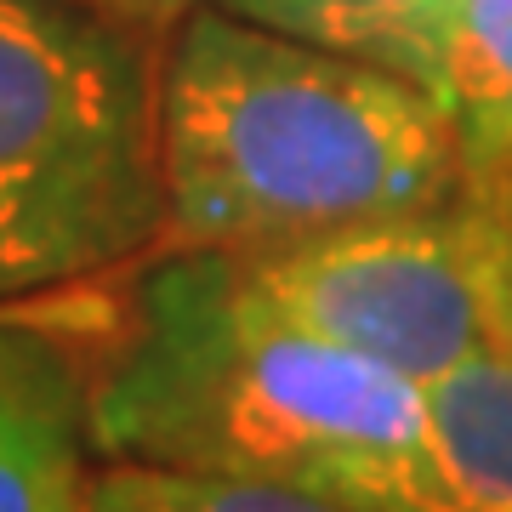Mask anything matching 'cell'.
<instances>
[{"label":"cell","mask_w":512,"mask_h":512,"mask_svg":"<svg viewBox=\"0 0 512 512\" xmlns=\"http://www.w3.org/2000/svg\"><path fill=\"white\" fill-rule=\"evenodd\" d=\"M103 461L291 484L370 512H433L421 387L239 302L205 251L143 268L92 365Z\"/></svg>","instance_id":"cell-1"},{"label":"cell","mask_w":512,"mask_h":512,"mask_svg":"<svg viewBox=\"0 0 512 512\" xmlns=\"http://www.w3.org/2000/svg\"><path fill=\"white\" fill-rule=\"evenodd\" d=\"M92 370L52 330L0 325V512L92 507Z\"/></svg>","instance_id":"cell-5"},{"label":"cell","mask_w":512,"mask_h":512,"mask_svg":"<svg viewBox=\"0 0 512 512\" xmlns=\"http://www.w3.org/2000/svg\"><path fill=\"white\" fill-rule=\"evenodd\" d=\"M171 251H274L450 200L467 154L416 80L194 6L160 57Z\"/></svg>","instance_id":"cell-2"},{"label":"cell","mask_w":512,"mask_h":512,"mask_svg":"<svg viewBox=\"0 0 512 512\" xmlns=\"http://www.w3.org/2000/svg\"><path fill=\"white\" fill-rule=\"evenodd\" d=\"M165 239L160 57L92 0H0V308Z\"/></svg>","instance_id":"cell-3"},{"label":"cell","mask_w":512,"mask_h":512,"mask_svg":"<svg viewBox=\"0 0 512 512\" xmlns=\"http://www.w3.org/2000/svg\"><path fill=\"white\" fill-rule=\"evenodd\" d=\"M217 6L262 23V29H279V35L382 63L416 86L433 63L444 23L456 12V0H217Z\"/></svg>","instance_id":"cell-8"},{"label":"cell","mask_w":512,"mask_h":512,"mask_svg":"<svg viewBox=\"0 0 512 512\" xmlns=\"http://www.w3.org/2000/svg\"><path fill=\"white\" fill-rule=\"evenodd\" d=\"M433 512H512V330L421 387Z\"/></svg>","instance_id":"cell-6"},{"label":"cell","mask_w":512,"mask_h":512,"mask_svg":"<svg viewBox=\"0 0 512 512\" xmlns=\"http://www.w3.org/2000/svg\"><path fill=\"white\" fill-rule=\"evenodd\" d=\"M205 256L256 313L427 387L512 330V171H467L421 211Z\"/></svg>","instance_id":"cell-4"},{"label":"cell","mask_w":512,"mask_h":512,"mask_svg":"<svg viewBox=\"0 0 512 512\" xmlns=\"http://www.w3.org/2000/svg\"><path fill=\"white\" fill-rule=\"evenodd\" d=\"M86 512H370V507H348V501L291 490V484H262V478L109 461L92 478V507Z\"/></svg>","instance_id":"cell-9"},{"label":"cell","mask_w":512,"mask_h":512,"mask_svg":"<svg viewBox=\"0 0 512 512\" xmlns=\"http://www.w3.org/2000/svg\"><path fill=\"white\" fill-rule=\"evenodd\" d=\"M467 171H512V0H456L421 74Z\"/></svg>","instance_id":"cell-7"},{"label":"cell","mask_w":512,"mask_h":512,"mask_svg":"<svg viewBox=\"0 0 512 512\" xmlns=\"http://www.w3.org/2000/svg\"><path fill=\"white\" fill-rule=\"evenodd\" d=\"M92 6H103V12H114L126 23H165V18L194 12V6H217V0H92Z\"/></svg>","instance_id":"cell-10"}]
</instances>
